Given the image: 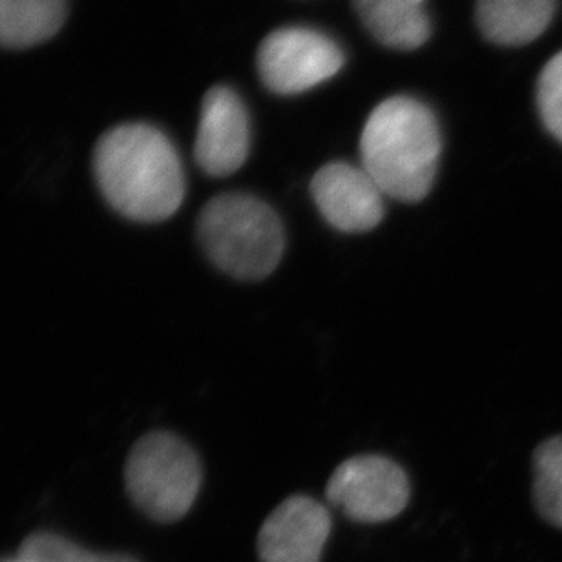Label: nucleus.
I'll list each match as a JSON object with an SVG mask.
<instances>
[{"mask_svg": "<svg viewBox=\"0 0 562 562\" xmlns=\"http://www.w3.org/2000/svg\"><path fill=\"white\" fill-rule=\"evenodd\" d=\"M93 172L104 200L132 222H165L184 200L178 150L156 126L131 123L106 132L95 146Z\"/></svg>", "mask_w": 562, "mask_h": 562, "instance_id": "obj_1", "label": "nucleus"}, {"mask_svg": "<svg viewBox=\"0 0 562 562\" xmlns=\"http://www.w3.org/2000/svg\"><path fill=\"white\" fill-rule=\"evenodd\" d=\"M440 151L437 117L426 104L407 95L380 103L360 139L362 167L385 195L404 203H418L431 192Z\"/></svg>", "mask_w": 562, "mask_h": 562, "instance_id": "obj_2", "label": "nucleus"}, {"mask_svg": "<svg viewBox=\"0 0 562 562\" xmlns=\"http://www.w3.org/2000/svg\"><path fill=\"white\" fill-rule=\"evenodd\" d=\"M198 238L209 260L236 280H263L285 250L280 216L266 201L244 192L209 201L198 220Z\"/></svg>", "mask_w": 562, "mask_h": 562, "instance_id": "obj_3", "label": "nucleus"}, {"mask_svg": "<svg viewBox=\"0 0 562 562\" xmlns=\"http://www.w3.org/2000/svg\"><path fill=\"white\" fill-rule=\"evenodd\" d=\"M125 481L128 495L146 517L173 522L189 514L200 493V459L172 432H150L132 449Z\"/></svg>", "mask_w": 562, "mask_h": 562, "instance_id": "obj_4", "label": "nucleus"}, {"mask_svg": "<svg viewBox=\"0 0 562 562\" xmlns=\"http://www.w3.org/2000/svg\"><path fill=\"white\" fill-rule=\"evenodd\" d=\"M344 63L340 46L313 27H281L269 33L258 49L261 81L278 95L307 92L335 77Z\"/></svg>", "mask_w": 562, "mask_h": 562, "instance_id": "obj_5", "label": "nucleus"}, {"mask_svg": "<svg viewBox=\"0 0 562 562\" xmlns=\"http://www.w3.org/2000/svg\"><path fill=\"white\" fill-rule=\"evenodd\" d=\"M325 495L357 522H385L406 509L412 487L406 471L379 454L351 457L336 468Z\"/></svg>", "mask_w": 562, "mask_h": 562, "instance_id": "obj_6", "label": "nucleus"}, {"mask_svg": "<svg viewBox=\"0 0 562 562\" xmlns=\"http://www.w3.org/2000/svg\"><path fill=\"white\" fill-rule=\"evenodd\" d=\"M311 194L325 222L336 231L362 234L384 220V190L363 167L327 162L314 173Z\"/></svg>", "mask_w": 562, "mask_h": 562, "instance_id": "obj_7", "label": "nucleus"}, {"mask_svg": "<svg viewBox=\"0 0 562 562\" xmlns=\"http://www.w3.org/2000/svg\"><path fill=\"white\" fill-rule=\"evenodd\" d=\"M249 151L250 120L244 101L233 88H211L201 106L195 161L212 178H225L244 167Z\"/></svg>", "mask_w": 562, "mask_h": 562, "instance_id": "obj_8", "label": "nucleus"}, {"mask_svg": "<svg viewBox=\"0 0 562 562\" xmlns=\"http://www.w3.org/2000/svg\"><path fill=\"white\" fill-rule=\"evenodd\" d=\"M330 515L324 504L294 495L283 501L261 526V562H319L329 539Z\"/></svg>", "mask_w": 562, "mask_h": 562, "instance_id": "obj_9", "label": "nucleus"}, {"mask_svg": "<svg viewBox=\"0 0 562 562\" xmlns=\"http://www.w3.org/2000/svg\"><path fill=\"white\" fill-rule=\"evenodd\" d=\"M558 0H476V24L498 46H525L541 37Z\"/></svg>", "mask_w": 562, "mask_h": 562, "instance_id": "obj_10", "label": "nucleus"}, {"mask_svg": "<svg viewBox=\"0 0 562 562\" xmlns=\"http://www.w3.org/2000/svg\"><path fill=\"white\" fill-rule=\"evenodd\" d=\"M426 0H355L357 13L380 44L412 52L427 43L431 21Z\"/></svg>", "mask_w": 562, "mask_h": 562, "instance_id": "obj_11", "label": "nucleus"}, {"mask_svg": "<svg viewBox=\"0 0 562 562\" xmlns=\"http://www.w3.org/2000/svg\"><path fill=\"white\" fill-rule=\"evenodd\" d=\"M66 0H0V46L32 48L59 33Z\"/></svg>", "mask_w": 562, "mask_h": 562, "instance_id": "obj_12", "label": "nucleus"}, {"mask_svg": "<svg viewBox=\"0 0 562 562\" xmlns=\"http://www.w3.org/2000/svg\"><path fill=\"white\" fill-rule=\"evenodd\" d=\"M533 501L542 519L562 528V437L548 438L533 454Z\"/></svg>", "mask_w": 562, "mask_h": 562, "instance_id": "obj_13", "label": "nucleus"}, {"mask_svg": "<svg viewBox=\"0 0 562 562\" xmlns=\"http://www.w3.org/2000/svg\"><path fill=\"white\" fill-rule=\"evenodd\" d=\"M22 559L30 562H137L115 553H92L54 533H35L22 542Z\"/></svg>", "mask_w": 562, "mask_h": 562, "instance_id": "obj_14", "label": "nucleus"}, {"mask_svg": "<svg viewBox=\"0 0 562 562\" xmlns=\"http://www.w3.org/2000/svg\"><path fill=\"white\" fill-rule=\"evenodd\" d=\"M537 106L547 131L562 143V52L542 68L537 82Z\"/></svg>", "mask_w": 562, "mask_h": 562, "instance_id": "obj_15", "label": "nucleus"}, {"mask_svg": "<svg viewBox=\"0 0 562 562\" xmlns=\"http://www.w3.org/2000/svg\"><path fill=\"white\" fill-rule=\"evenodd\" d=\"M0 562H30V561H26V559H22L21 555H19V558H15V559H0Z\"/></svg>", "mask_w": 562, "mask_h": 562, "instance_id": "obj_16", "label": "nucleus"}]
</instances>
